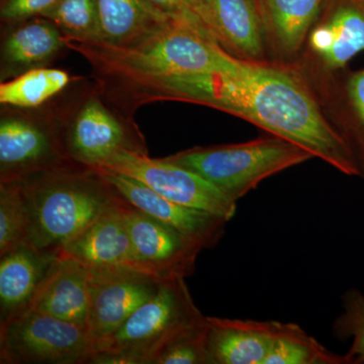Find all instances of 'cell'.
Segmentation results:
<instances>
[{"mask_svg": "<svg viewBox=\"0 0 364 364\" xmlns=\"http://www.w3.org/2000/svg\"><path fill=\"white\" fill-rule=\"evenodd\" d=\"M90 279V268L75 260L57 257L26 309L87 329Z\"/></svg>", "mask_w": 364, "mask_h": 364, "instance_id": "e0dca14e", "label": "cell"}, {"mask_svg": "<svg viewBox=\"0 0 364 364\" xmlns=\"http://www.w3.org/2000/svg\"><path fill=\"white\" fill-rule=\"evenodd\" d=\"M0 259V324L23 312L56 256L21 245Z\"/></svg>", "mask_w": 364, "mask_h": 364, "instance_id": "d6986e66", "label": "cell"}, {"mask_svg": "<svg viewBox=\"0 0 364 364\" xmlns=\"http://www.w3.org/2000/svg\"><path fill=\"white\" fill-rule=\"evenodd\" d=\"M123 210L134 257L144 273L161 280L186 279L193 274L198 254L203 250L196 242L124 198Z\"/></svg>", "mask_w": 364, "mask_h": 364, "instance_id": "30bf717a", "label": "cell"}, {"mask_svg": "<svg viewBox=\"0 0 364 364\" xmlns=\"http://www.w3.org/2000/svg\"><path fill=\"white\" fill-rule=\"evenodd\" d=\"M100 40L114 47L142 42L171 20L155 11L145 0H97Z\"/></svg>", "mask_w": 364, "mask_h": 364, "instance_id": "44dd1931", "label": "cell"}, {"mask_svg": "<svg viewBox=\"0 0 364 364\" xmlns=\"http://www.w3.org/2000/svg\"><path fill=\"white\" fill-rule=\"evenodd\" d=\"M342 308L333 333L337 339L352 340L346 354L349 364H364V294L358 289H349L342 296Z\"/></svg>", "mask_w": 364, "mask_h": 364, "instance_id": "4316f807", "label": "cell"}, {"mask_svg": "<svg viewBox=\"0 0 364 364\" xmlns=\"http://www.w3.org/2000/svg\"><path fill=\"white\" fill-rule=\"evenodd\" d=\"M60 0H1L0 18L2 26L42 16Z\"/></svg>", "mask_w": 364, "mask_h": 364, "instance_id": "f1b7e54d", "label": "cell"}, {"mask_svg": "<svg viewBox=\"0 0 364 364\" xmlns=\"http://www.w3.org/2000/svg\"><path fill=\"white\" fill-rule=\"evenodd\" d=\"M208 317L182 330L158 352L151 364H213L208 349Z\"/></svg>", "mask_w": 364, "mask_h": 364, "instance_id": "484cf974", "label": "cell"}, {"mask_svg": "<svg viewBox=\"0 0 364 364\" xmlns=\"http://www.w3.org/2000/svg\"><path fill=\"white\" fill-rule=\"evenodd\" d=\"M74 163L62 147L52 102L35 109L1 107L0 183Z\"/></svg>", "mask_w": 364, "mask_h": 364, "instance_id": "ba28073f", "label": "cell"}, {"mask_svg": "<svg viewBox=\"0 0 364 364\" xmlns=\"http://www.w3.org/2000/svg\"><path fill=\"white\" fill-rule=\"evenodd\" d=\"M100 168L132 177L171 202L219 215L228 222L236 214V202L202 176L165 158L154 159L149 154L124 151Z\"/></svg>", "mask_w": 364, "mask_h": 364, "instance_id": "9c48e42d", "label": "cell"}, {"mask_svg": "<svg viewBox=\"0 0 364 364\" xmlns=\"http://www.w3.org/2000/svg\"><path fill=\"white\" fill-rule=\"evenodd\" d=\"M313 155L279 136L181 151L167 161L191 170L230 200H240L268 178L312 159Z\"/></svg>", "mask_w": 364, "mask_h": 364, "instance_id": "5b68a950", "label": "cell"}, {"mask_svg": "<svg viewBox=\"0 0 364 364\" xmlns=\"http://www.w3.org/2000/svg\"><path fill=\"white\" fill-rule=\"evenodd\" d=\"M145 1L164 18L189 23L208 35L193 13V0H145Z\"/></svg>", "mask_w": 364, "mask_h": 364, "instance_id": "f546056e", "label": "cell"}, {"mask_svg": "<svg viewBox=\"0 0 364 364\" xmlns=\"http://www.w3.org/2000/svg\"><path fill=\"white\" fill-rule=\"evenodd\" d=\"M67 45L90 63L93 80L107 95L164 79L223 70L235 59L207 33L178 21H168L131 47L72 39Z\"/></svg>", "mask_w": 364, "mask_h": 364, "instance_id": "7a4b0ae2", "label": "cell"}, {"mask_svg": "<svg viewBox=\"0 0 364 364\" xmlns=\"http://www.w3.org/2000/svg\"><path fill=\"white\" fill-rule=\"evenodd\" d=\"M264 364H349L346 355L328 350L299 325L282 323Z\"/></svg>", "mask_w": 364, "mask_h": 364, "instance_id": "603a6c76", "label": "cell"}, {"mask_svg": "<svg viewBox=\"0 0 364 364\" xmlns=\"http://www.w3.org/2000/svg\"><path fill=\"white\" fill-rule=\"evenodd\" d=\"M162 282L128 269H90L87 330L95 348L154 296Z\"/></svg>", "mask_w": 364, "mask_h": 364, "instance_id": "8fae6325", "label": "cell"}, {"mask_svg": "<svg viewBox=\"0 0 364 364\" xmlns=\"http://www.w3.org/2000/svg\"><path fill=\"white\" fill-rule=\"evenodd\" d=\"M325 0H259L267 46L280 59L303 48Z\"/></svg>", "mask_w": 364, "mask_h": 364, "instance_id": "ffe728a7", "label": "cell"}, {"mask_svg": "<svg viewBox=\"0 0 364 364\" xmlns=\"http://www.w3.org/2000/svg\"><path fill=\"white\" fill-rule=\"evenodd\" d=\"M0 47V82L49 66L69 49L65 35L43 16L4 26Z\"/></svg>", "mask_w": 364, "mask_h": 364, "instance_id": "2e32d148", "label": "cell"}, {"mask_svg": "<svg viewBox=\"0 0 364 364\" xmlns=\"http://www.w3.org/2000/svg\"><path fill=\"white\" fill-rule=\"evenodd\" d=\"M207 107L296 144L346 176H361L343 134L326 119L305 80L289 67L235 58L213 74Z\"/></svg>", "mask_w": 364, "mask_h": 364, "instance_id": "6da1fadb", "label": "cell"}, {"mask_svg": "<svg viewBox=\"0 0 364 364\" xmlns=\"http://www.w3.org/2000/svg\"><path fill=\"white\" fill-rule=\"evenodd\" d=\"M69 88L52 104L60 141L71 161L100 168L124 151L149 154L134 117L112 104L95 81L78 80Z\"/></svg>", "mask_w": 364, "mask_h": 364, "instance_id": "277c9868", "label": "cell"}, {"mask_svg": "<svg viewBox=\"0 0 364 364\" xmlns=\"http://www.w3.org/2000/svg\"><path fill=\"white\" fill-rule=\"evenodd\" d=\"M30 213L18 181L0 183V257L28 245Z\"/></svg>", "mask_w": 364, "mask_h": 364, "instance_id": "cb8c5ba5", "label": "cell"}, {"mask_svg": "<svg viewBox=\"0 0 364 364\" xmlns=\"http://www.w3.org/2000/svg\"><path fill=\"white\" fill-rule=\"evenodd\" d=\"M42 16L51 21L67 39L100 40L97 0H60Z\"/></svg>", "mask_w": 364, "mask_h": 364, "instance_id": "d4e9b609", "label": "cell"}, {"mask_svg": "<svg viewBox=\"0 0 364 364\" xmlns=\"http://www.w3.org/2000/svg\"><path fill=\"white\" fill-rule=\"evenodd\" d=\"M95 342L82 326L26 309L0 324V363L90 364Z\"/></svg>", "mask_w": 364, "mask_h": 364, "instance_id": "52a82bcc", "label": "cell"}, {"mask_svg": "<svg viewBox=\"0 0 364 364\" xmlns=\"http://www.w3.org/2000/svg\"><path fill=\"white\" fill-rule=\"evenodd\" d=\"M97 169L127 202L181 232L203 250L215 247L224 237L228 223L224 218L171 202L132 177L111 170Z\"/></svg>", "mask_w": 364, "mask_h": 364, "instance_id": "5bb4252c", "label": "cell"}, {"mask_svg": "<svg viewBox=\"0 0 364 364\" xmlns=\"http://www.w3.org/2000/svg\"><path fill=\"white\" fill-rule=\"evenodd\" d=\"M213 364H264L282 323L208 317Z\"/></svg>", "mask_w": 364, "mask_h": 364, "instance_id": "ac0fdd59", "label": "cell"}, {"mask_svg": "<svg viewBox=\"0 0 364 364\" xmlns=\"http://www.w3.org/2000/svg\"><path fill=\"white\" fill-rule=\"evenodd\" d=\"M81 77H73L63 69L45 66L31 69L1 81L0 104L14 109H35L50 104Z\"/></svg>", "mask_w": 364, "mask_h": 364, "instance_id": "7402d4cb", "label": "cell"}, {"mask_svg": "<svg viewBox=\"0 0 364 364\" xmlns=\"http://www.w3.org/2000/svg\"><path fill=\"white\" fill-rule=\"evenodd\" d=\"M123 203L124 198L119 193L97 219L62 248L57 257L77 261L90 269L144 273L134 257Z\"/></svg>", "mask_w": 364, "mask_h": 364, "instance_id": "4fadbf2b", "label": "cell"}, {"mask_svg": "<svg viewBox=\"0 0 364 364\" xmlns=\"http://www.w3.org/2000/svg\"><path fill=\"white\" fill-rule=\"evenodd\" d=\"M18 182L30 213L28 245L56 257L119 196L100 170L78 163Z\"/></svg>", "mask_w": 364, "mask_h": 364, "instance_id": "3957f363", "label": "cell"}, {"mask_svg": "<svg viewBox=\"0 0 364 364\" xmlns=\"http://www.w3.org/2000/svg\"><path fill=\"white\" fill-rule=\"evenodd\" d=\"M308 48L327 70H338L364 51V0H325Z\"/></svg>", "mask_w": 364, "mask_h": 364, "instance_id": "9a60e30c", "label": "cell"}, {"mask_svg": "<svg viewBox=\"0 0 364 364\" xmlns=\"http://www.w3.org/2000/svg\"><path fill=\"white\" fill-rule=\"evenodd\" d=\"M193 6L203 30L225 51L247 61H267L259 0H193Z\"/></svg>", "mask_w": 364, "mask_h": 364, "instance_id": "7c38bea8", "label": "cell"}, {"mask_svg": "<svg viewBox=\"0 0 364 364\" xmlns=\"http://www.w3.org/2000/svg\"><path fill=\"white\" fill-rule=\"evenodd\" d=\"M184 279L163 280L154 296L97 342L90 364H151L179 332L205 320Z\"/></svg>", "mask_w": 364, "mask_h": 364, "instance_id": "8992f818", "label": "cell"}, {"mask_svg": "<svg viewBox=\"0 0 364 364\" xmlns=\"http://www.w3.org/2000/svg\"><path fill=\"white\" fill-rule=\"evenodd\" d=\"M346 92L354 116L346 140L353 151L361 176H364V69L349 77Z\"/></svg>", "mask_w": 364, "mask_h": 364, "instance_id": "83f0119b", "label": "cell"}]
</instances>
